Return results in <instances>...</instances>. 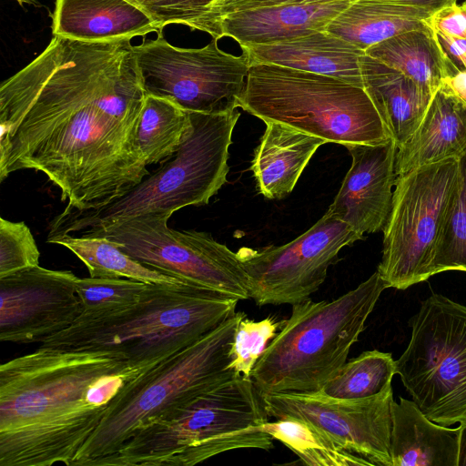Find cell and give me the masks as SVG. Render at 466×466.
<instances>
[{
  "instance_id": "36",
  "label": "cell",
  "mask_w": 466,
  "mask_h": 466,
  "mask_svg": "<svg viewBox=\"0 0 466 466\" xmlns=\"http://www.w3.org/2000/svg\"><path fill=\"white\" fill-rule=\"evenodd\" d=\"M430 23L435 33L466 38V9L457 2L434 12Z\"/></svg>"
},
{
  "instance_id": "35",
  "label": "cell",
  "mask_w": 466,
  "mask_h": 466,
  "mask_svg": "<svg viewBox=\"0 0 466 466\" xmlns=\"http://www.w3.org/2000/svg\"><path fill=\"white\" fill-rule=\"evenodd\" d=\"M333 1L354 2L356 0H216L211 5L210 12L207 17L204 32L208 34L213 23L219 16L242 9L290 4H316Z\"/></svg>"
},
{
  "instance_id": "12",
  "label": "cell",
  "mask_w": 466,
  "mask_h": 466,
  "mask_svg": "<svg viewBox=\"0 0 466 466\" xmlns=\"http://www.w3.org/2000/svg\"><path fill=\"white\" fill-rule=\"evenodd\" d=\"M134 53L147 94L167 97L189 112L228 113L238 107L249 61L222 51L218 39L201 48H180L144 39Z\"/></svg>"
},
{
  "instance_id": "22",
  "label": "cell",
  "mask_w": 466,
  "mask_h": 466,
  "mask_svg": "<svg viewBox=\"0 0 466 466\" xmlns=\"http://www.w3.org/2000/svg\"><path fill=\"white\" fill-rule=\"evenodd\" d=\"M265 124L251 169L258 192L269 199H281L293 190L312 156L326 141L281 123Z\"/></svg>"
},
{
  "instance_id": "38",
  "label": "cell",
  "mask_w": 466,
  "mask_h": 466,
  "mask_svg": "<svg viewBox=\"0 0 466 466\" xmlns=\"http://www.w3.org/2000/svg\"><path fill=\"white\" fill-rule=\"evenodd\" d=\"M460 100L466 104V70H459L446 77L443 82Z\"/></svg>"
},
{
  "instance_id": "11",
  "label": "cell",
  "mask_w": 466,
  "mask_h": 466,
  "mask_svg": "<svg viewBox=\"0 0 466 466\" xmlns=\"http://www.w3.org/2000/svg\"><path fill=\"white\" fill-rule=\"evenodd\" d=\"M170 217L169 213L140 215L84 235L105 237L141 264L183 281L238 300L249 299V279L237 252L209 233L170 228Z\"/></svg>"
},
{
  "instance_id": "15",
  "label": "cell",
  "mask_w": 466,
  "mask_h": 466,
  "mask_svg": "<svg viewBox=\"0 0 466 466\" xmlns=\"http://www.w3.org/2000/svg\"><path fill=\"white\" fill-rule=\"evenodd\" d=\"M78 278L38 266L0 278V340L43 342L69 328L84 311Z\"/></svg>"
},
{
  "instance_id": "13",
  "label": "cell",
  "mask_w": 466,
  "mask_h": 466,
  "mask_svg": "<svg viewBox=\"0 0 466 466\" xmlns=\"http://www.w3.org/2000/svg\"><path fill=\"white\" fill-rule=\"evenodd\" d=\"M363 237L329 211L309 229L282 246L237 251L257 305L296 304L315 293L339 251Z\"/></svg>"
},
{
  "instance_id": "33",
  "label": "cell",
  "mask_w": 466,
  "mask_h": 466,
  "mask_svg": "<svg viewBox=\"0 0 466 466\" xmlns=\"http://www.w3.org/2000/svg\"><path fill=\"white\" fill-rule=\"evenodd\" d=\"M153 21L162 35L168 25H183L204 32L205 23L216 0H127Z\"/></svg>"
},
{
  "instance_id": "14",
  "label": "cell",
  "mask_w": 466,
  "mask_h": 466,
  "mask_svg": "<svg viewBox=\"0 0 466 466\" xmlns=\"http://www.w3.org/2000/svg\"><path fill=\"white\" fill-rule=\"evenodd\" d=\"M262 400L268 416L308 421L337 446L373 466H392L391 386L372 398L357 401L329 399L317 392L267 394Z\"/></svg>"
},
{
  "instance_id": "19",
  "label": "cell",
  "mask_w": 466,
  "mask_h": 466,
  "mask_svg": "<svg viewBox=\"0 0 466 466\" xmlns=\"http://www.w3.org/2000/svg\"><path fill=\"white\" fill-rule=\"evenodd\" d=\"M466 152V104L445 85L432 96L425 115L412 136L398 148L396 175Z\"/></svg>"
},
{
  "instance_id": "10",
  "label": "cell",
  "mask_w": 466,
  "mask_h": 466,
  "mask_svg": "<svg viewBox=\"0 0 466 466\" xmlns=\"http://www.w3.org/2000/svg\"><path fill=\"white\" fill-rule=\"evenodd\" d=\"M457 172L458 158L453 157L397 177L377 269L388 288L406 289L433 276Z\"/></svg>"
},
{
  "instance_id": "20",
  "label": "cell",
  "mask_w": 466,
  "mask_h": 466,
  "mask_svg": "<svg viewBox=\"0 0 466 466\" xmlns=\"http://www.w3.org/2000/svg\"><path fill=\"white\" fill-rule=\"evenodd\" d=\"M52 19L53 35L82 41L159 35L150 17L127 0H56Z\"/></svg>"
},
{
  "instance_id": "26",
  "label": "cell",
  "mask_w": 466,
  "mask_h": 466,
  "mask_svg": "<svg viewBox=\"0 0 466 466\" xmlns=\"http://www.w3.org/2000/svg\"><path fill=\"white\" fill-rule=\"evenodd\" d=\"M47 242L63 246L73 252L86 265L91 278H125L147 284L186 282L141 264L105 237L65 235Z\"/></svg>"
},
{
  "instance_id": "29",
  "label": "cell",
  "mask_w": 466,
  "mask_h": 466,
  "mask_svg": "<svg viewBox=\"0 0 466 466\" xmlns=\"http://www.w3.org/2000/svg\"><path fill=\"white\" fill-rule=\"evenodd\" d=\"M259 430L282 442L307 465L373 466L366 459L342 450L319 429L300 419H277L260 425Z\"/></svg>"
},
{
  "instance_id": "30",
  "label": "cell",
  "mask_w": 466,
  "mask_h": 466,
  "mask_svg": "<svg viewBox=\"0 0 466 466\" xmlns=\"http://www.w3.org/2000/svg\"><path fill=\"white\" fill-rule=\"evenodd\" d=\"M466 271V152L458 157V172L437 246L433 275Z\"/></svg>"
},
{
  "instance_id": "2",
  "label": "cell",
  "mask_w": 466,
  "mask_h": 466,
  "mask_svg": "<svg viewBox=\"0 0 466 466\" xmlns=\"http://www.w3.org/2000/svg\"><path fill=\"white\" fill-rule=\"evenodd\" d=\"M144 370L108 350L41 345L0 367V466H72L106 406Z\"/></svg>"
},
{
  "instance_id": "28",
  "label": "cell",
  "mask_w": 466,
  "mask_h": 466,
  "mask_svg": "<svg viewBox=\"0 0 466 466\" xmlns=\"http://www.w3.org/2000/svg\"><path fill=\"white\" fill-rule=\"evenodd\" d=\"M395 374V360L390 353L367 350L346 361L316 392L339 400H367L391 386Z\"/></svg>"
},
{
  "instance_id": "31",
  "label": "cell",
  "mask_w": 466,
  "mask_h": 466,
  "mask_svg": "<svg viewBox=\"0 0 466 466\" xmlns=\"http://www.w3.org/2000/svg\"><path fill=\"white\" fill-rule=\"evenodd\" d=\"M283 323L272 316L255 321L245 315L235 329L228 368L238 375L250 378L255 365Z\"/></svg>"
},
{
  "instance_id": "42",
  "label": "cell",
  "mask_w": 466,
  "mask_h": 466,
  "mask_svg": "<svg viewBox=\"0 0 466 466\" xmlns=\"http://www.w3.org/2000/svg\"><path fill=\"white\" fill-rule=\"evenodd\" d=\"M463 3L466 4V0Z\"/></svg>"
},
{
  "instance_id": "41",
  "label": "cell",
  "mask_w": 466,
  "mask_h": 466,
  "mask_svg": "<svg viewBox=\"0 0 466 466\" xmlns=\"http://www.w3.org/2000/svg\"><path fill=\"white\" fill-rule=\"evenodd\" d=\"M20 5L24 4L36 5V0H16Z\"/></svg>"
},
{
  "instance_id": "9",
  "label": "cell",
  "mask_w": 466,
  "mask_h": 466,
  "mask_svg": "<svg viewBox=\"0 0 466 466\" xmlns=\"http://www.w3.org/2000/svg\"><path fill=\"white\" fill-rule=\"evenodd\" d=\"M410 326L396 374L431 420L446 427L461 422L466 419V306L432 294Z\"/></svg>"
},
{
  "instance_id": "3",
  "label": "cell",
  "mask_w": 466,
  "mask_h": 466,
  "mask_svg": "<svg viewBox=\"0 0 466 466\" xmlns=\"http://www.w3.org/2000/svg\"><path fill=\"white\" fill-rule=\"evenodd\" d=\"M239 300L189 282L149 284L140 299L107 311H83L43 346L122 354L147 371L195 343L236 313Z\"/></svg>"
},
{
  "instance_id": "4",
  "label": "cell",
  "mask_w": 466,
  "mask_h": 466,
  "mask_svg": "<svg viewBox=\"0 0 466 466\" xmlns=\"http://www.w3.org/2000/svg\"><path fill=\"white\" fill-rule=\"evenodd\" d=\"M187 113L184 138L159 169L102 207L65 208L52 220L47 241L93 233L140 215H172L187 206L208 204L227 182L228 149L240 114L237 109L220 114Z\"/></svg>"
},
{
  "instance_id": "17",
  "label": "cell",
  "mask_w": 466,
  "mask_h": 466,
  "mask_svg": "<svg viewBox=\"0 0 466 466\" xmlns=\"http://www.w3.org/2000/svg\"><path fill=\"white\" fill-rule=\"evenodd\" d=\"M351 3L333 1L242 9L217 18L208 34L218 40L229 36L241 47L276 43L326 30Z\"/></svg>"
},
{
  "instance_id": "21",
  "label": "cell",
  "mask_w": 466,
  "mask_h": 466,
  "mask_svg": "<svg viewBox=\"0 0 466 466\" xmlns=\"http://www.w3.org/2000/svg\"><path fill=\"white\" fill-rule=\"evenodd\" d=\"M360 68L363 88L399 148L418 128L434 94L366 54Z\"/></svg>"
},
{
  "instance_id": "5",
  "label": "cell",
  "mask_w": 466,
  "mask_h": 466,
  "mask_svg": "<svg viewBox=\"0 0 466 466\" xmlns=\"http://www.w3.org/2000/svg\"><path fill=\"white\" fill-rule=\"evenodd\" d=\"M268 417L252 380L238 375L138 429L101 466H192L232 450L268 451L274 440L259 430Z\"/></svg>"
},
{
  "instance_id": "18",
  "label": "cell",
  "mask_w": 466,
  "mask_h": 466,
  "mask_svg": "<svg viewBox=\"0 0 466 466\" xmlns=\"http://www.w3.org/2000/svg\"><path fill=\"white\" fill-rule=\"evenodd\" d=\"M241 48L250 65H276L333 76L363 87L360 58L365 52L327 30Z\"/></svg>"
},
{
  "instance_id": "34",
  "label": "cell",
  "mask_w": 466,
  "mask_h": 466,
  "mask_svg": "<svg viewBox=\"0 0 466 466\" xmlns=\"http://www.w3.org/2000/svg\"><path fill=\"white\" fill-rule=\"evenodd\" d=\"M40 252L24 222L0 218V278L39 265Z\"/></svg>"
},
{
  "instance_id": "24",
  "label": "cell",
  "mask_w": 466,
  "mask_h": 466,
  "mask_svg": "<svg viewBox=\"0 0 466 466\" xmlns=\"http://www.w3.org/2000/svg\"><path fill=\"white\" fill-rule=\"evenodd\" d=\"M432 14L388 0H356L326 30L365 52L406 31L431 27Z\"/></svg>"
},
{
  "instance_id": "16",
  "label": "cell",
  "mask_w": 466,
  "mask_h": 466,
  "mask_svg": "<svg viewBox=\"0 0 466 466\" xmlns=\"http://www.w3.org/2000/svg\"><path fill=\"white\" fill-rule=\"evenodd\" d=\"M345 147L351 166L328 211L364 237L383 230L387 222L397 178L398 147L392 138L376 145Z\"/></svg>"
},
{
  "instance_id": "37",
  "label": "cell",
  "mask_w": 466,
  "mask_h": 466,
  "mask_svg": "<svg viewBox=\"0 0 466 466\" xmlns=\"http://www.w3.org/2000/svg\"><path fill=\"white\" fill-rule=\"evenodd\" d=\"M439 41L457 70H466V38L436 33Z\"/></svg>"
},
{
  "instance_id": "40",
  "label": "cell",
  "mask_w": 466,
  "mask_h": 466,
  "mask_svg": "<svg viewBox=\"0 0 466 466\" xmlns=\"http://www.w3.org/2000/svg\"><path fill=\"white\" fill-rule=\"evenodd\" d=\"M460 423L458 466H466V419Z\"/></svg>"
},
{
  "instance_id": "23",
  "label": "cell",
  "mask_w": 466,
  "mask_h": 466,
  "mask_svg": "<svg viewBox=\"0 0 466 466\" xmlns=\"http://www.w3.org/2000/svg\"><path fill=\"white\" fill-rule=\"evenodd\" d=\"M391 403L392 466H458L460 428L434 423L412 401Z\"/></svg>"
},
{
  "instance_id": "6",
  "label": "cell",
  "mask_w": 466,
  "mask_h": 466,
  "mask_svg": "<svg viewBox=\"0 0 466 466\" xmlns=\"http://www.w3.org/2000/svg\"><path fill=\"white\" fill-rule=\"evenodd\" d=\"M385 289L376 271L331 301L308 299L293 304L290 317L251 372L259 394L319 391L347 361Z\"/></svg>"
},
{
  "instance_id": "1",
  "label": "cell",
  "mask_w": 466,
  "mask_h": 466,
  "mask_svg": "<svg viewBox=\"0 0 466 466\" xmlns=\"http://www.w3.org/2000/svg\"><path fill=\"white\" fill-rule=\"evenodd\" d=\"M131 37L82 41L54 35L0 86V181L44 173L66 208L102 207L147 171L137 142L147 96Z\"/></svg>"
},
{
  "instance_id": "27",
  "label": "cell",
  "mask_w": 466,
  "mask_h": 466,
  "mask_svg": "<svg viewBox=\"0 0 466 466\" xmlns=\"http://www.w3.org/2000/svg\"><path fill=\"white\" fill-rule=\"evenodd\" d=\"M188 113L170 98L147 94L137 142L146 164L167 160L178 149L188 126Z\"/></svg>"
},
{
  "instance_id": "8",
  "label": "cell",
  "mask_w": 466,
  "mask_h": 466,
  "mask_svg": "<svg viewBox=\"0 0 466 466\" xmlns=\"http://www.w3.org/2000/svg\"><path fill=\"white\" fill-rule=\"evenodd\" d=\"M238 107L326 143L376 145L391 138L363 87L276 65H250Z\"/></svg>"
},
{
  "instance_id": "25",
  "label": "cell",
  "mask_w": 466,
  "mask_h": 466,
  "mask_svg": "<svg viewBox=\"0 0 466 466\" xmlns=\"http://www.w3.org/2000/svg\"><path fill=\"white\" fill-rule=\"evenodd\" d=\"M365 54L433 94L446 77L459 71L450 61L432 27L399 34L370 47Z\"/></svg>"
},
{
  "instance_id": "32",
  "label": "cell",
  "mask_w": 466,
  "mask_h": 466,
  "mask_svg": "<svg viewBox=\"0 0 466 466\" xmlns=\"http://www.w3.org/2000/svg\"><path fill=\"white\" fill-rule=\"evenodd\" d=\"M149 284L130 279H77L76 287L84 311H107L137 302Z\"/></svg>"
},
{
  "instance_id": "7",
  "label": "cell",
  "mask_w": 466,
  "mask_h": 466,
  "mask_svg": "<svg viewBox=\"0 0 466 466\" xmlns=\"http://www.w3.org/2000/svg\"><path fill=\"white\" fill-rule=\"evenodd\" d=\"M236 312L195 343L126 384L72 466H101L138 429L166 419L197 397L238 376L228 368Z\"/></svg>"
},
{
  "instance_id": "39",
  "label": "cell",
  "mask_w": 466,
  "mask_h": 466,
  "mask_svg": "<svg viewBox=\"0 0 466 466\" xmlns=\"http://www.w3.org/2000/svg\"><path fill=\"white\" fill-rule=\"evenodd\" d=\"M400 5L412 6L434 13L447 5L456 3L457 0H388Z\"/></svg>"
}]
</instances>
